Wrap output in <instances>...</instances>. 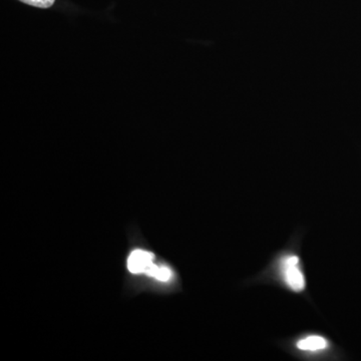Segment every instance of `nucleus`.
<instances>
[{
  "label": "nucleus",
  "mask_w": 361,
  "mask_h": 361,
  "mask_svg": "<svg viewBox=\"0 0 361 361\" xmlns=\"http://www.w3.org/2000/svg\"><path fill=\"white\" fill-rule=\"evenodd\" d=\"M277 269L278 277L285 288L296 294L305 291L307 282L300 256L295 253L283 254L278 260Z\"/></svg>",
  "instance_id": "obj_1"
},
{
  "label": "nucleus",
  "mask_w": 361,
  "mask_h": 361,
  "mask_svg": "<svg viewBox=\"0 0 361 361\" xmlns=\"http://www.w3.org/2000/svg\"><path fill=\"white\" fill-rule=\"evenodd\" d=\"M297 350L305 353H323V351L329 349L331 343L326 337L320 336V334H310L301 337L300 339L297 341L295 344Z\"/></svg>",
  "instance_id": "obj_2"
},
{
  "label": "nucleus",
  "mask_w": 361,
  "mask_h": 361,
  "mask_svg": "<svg viewBox=\"0 0 361 361\" xmlns=\"http://www.w3.org/2000/svg\"><path fill=\"white\" fill-rule=\"evenodd\" d=\"M154 255L151 252L135 250L130 254L128 259V268L134 274L148 272L149 267L154 264Z\"/></svg>",
  "instance_id": "obj_3"
},
{
  "label": "nucleus",
  "mask_w": 361,
  "mask_h": 361,
  "mask_svg": "<svg viewBox=\"0 0 361 361\" xmlns=\"http://www.w3.org/2000/svg\"><path fill=\"white\" fill-rule=\"evenodd\" d=\"M147 274H149V276L157 278V279L160 280V281L166 282L172 277V271L169 269L168 267H165V266H157L153 264L149 267Z\"/></svg>",
  "instance_id": "obj_4"
},
{
  "label": "nucleus",
  "mask_w": 361,
  "mask_h": 361,
  "mask_svg": "<svg viewBox=\"0 0 361 361\" xmlns=\"http://www.w3.org/2000/svg\"><path fill=\"white\" fill-rule=\"evenodd\" d=\"M20 1L28 6L39 7V8H49L54 6L56 0H20Z\"/></svg>",
  "instance_id": "obj_5"
}]
</instances>
